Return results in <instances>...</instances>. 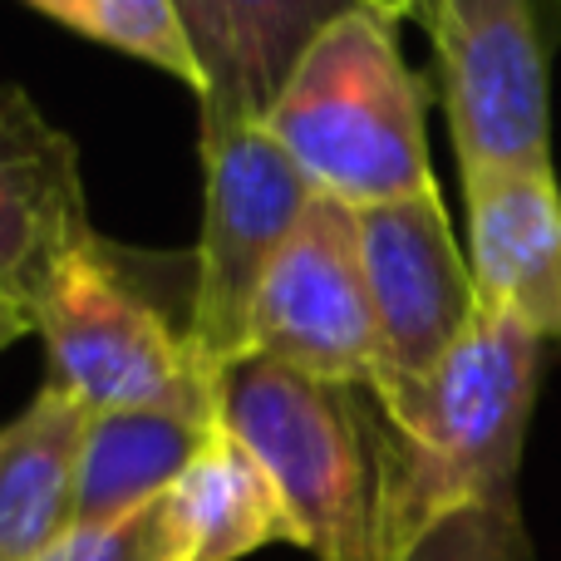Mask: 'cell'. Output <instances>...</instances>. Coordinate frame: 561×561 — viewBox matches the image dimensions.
<instances>
[{
  "instance_id": "cell-1",
  "label": "cell",
  "mask_w": 561,
  "mask_h": 561,
  "mask_svg": "<svg viewBox=\"0 0 561 561\" xmlns=\"http://www.w3.org/2000/svg\"><path fill=\"white\" fill-rule=\"evenodd\" d=\"M217 419L272 473L316 561H399V434L375 385H340L266 355L217 375Z\"/></svg>"
},
{
  "instance_id": "cell-2",
  "label": "cell",
  "mask_w": 561,
  "mask_h": 561,
  "mask_svg": "<svg viewBox=\"0 0 561 561\" xmlns=\"http://www.w3.org/2000/svg\"><path fill=\"white\" fill-rule=\"evenodd\" d=\"M424 118L428 89L399 49L394 20L359 5L310 45L256 124L320 197L365 213L434 193Z\"/></svg>"
},
{
  "instance_id": "cell-3",
  "label": "cell",
  "mask_w": 561,
  "mask_h": 561,
  "mask_svg": "<svg viewBox=\"0 0 561 561\" xmlns=\"http://www.w3.org/2000/svg\"><path fill=\"white\" fill-rule=\"evenodd\" d=\"M542 350L523 320L478 310L473 330L424 385L379 394L399 434V513L409 542L463 503L517 497Z\"/></svg>"
},
{
  "instance_id": "cell-4",
  "label": "cell",
  "mask_w": 561,
  "mask_h": 561,
  "mask_svg": "<svg viewBox=\"0 0 561 561\" xmlns=\"http://www.w3.org/2000/svg\"><path fill=\"white\" fill-rule=\"evenodd\" d=\"M35 335L45 340L49 385L75 394L89 414H217V385L187 345V320L168 316L104 237L49 276L35 300Z\"/></svg>"
},
{
  "instance_id": "cell-5",
  "label": "cell",
  "mask_w": 561,
  "mask_h": 561,
  "mask_svg": "<svg viewBox=\"0 0 561 561\" xmlns=\"http://www.w3.org/2000/svg\"><path fill=\"white\" fill-rule=\"evenodd\" d=\"M203 148V237L187 280V345L217 385L252 355V306L262 280L296 237L316 187L256 118L232 124Z\"/></svg>"
},
{
  "instance_id": "cell-6",
  "label": "cell",
  "mask_w": 561,
  "mask_h": 561,
  "mask_svg": "<svg viewBox=\"0 0 561 561\" xmlns=\"http://www.w3.org/2000/svg\"><path fill=\"white\" fill-rule=\"evenodd\" d=\"M438 84L458 178L547 173L552 89L537 0H444L434 20Z\"/></svg>"
},
{
  "instance_id": "cell-7",
  "label": "cell",
  "mask_w": 561,
  "mask_h": 561,
  "mask_svg": "<svg viewBox=\"0 0 561 561\" xmlns=\"http://www.w3.org/2000/svg\"><path fill=\"white\" fill-rule=\"evenodd\" d=\"M252 355L316 379L379 385V325L355 207L316 193L296 237L262 280L252 306Z\"/></svg>"
},
{
  "instance_id": "cell-8",
  "label": "cell",
  "mask_w": 561,
  "mask_h": 561,
  "mask_svg": "<svg viewBox=\"0 0 561 561\" xmlns=\"http://www.w3.org/2000/svg\"><path fill=\"white\" fill-rule=\"evenodd\" d=\"M369 306L379 325V394L414 389L478 320L473 266L458 252L444 197L419 193L359 213Z\"/></svg>"
},
{
  "instance_id": "cell-9",
  "label": "cell",
  "mask_w": 561,
  "mask_h": 561,
  "mask_svg": "<svg viewBox=\"0 0 561 561\" xmlns=\"http://www.w3.org/2000/svg\"><path fill=\"white\" fill-rule=\"evenodd\" d=\"M94 237L75 138L20 84H0V290L35 310L49 276Z\"/></svg>"
},
{
  "instance_id": "cell-10",
  "label": "cell",
  "mask_w": 561,
  "mask_h": 561,
  "mask_svg": "<svg viewBox=\"0 0 561 561\" xmlns=\"http://www.w3.org/2000/svg\"><path fill=\"white\" fill-rule=\"evenodd\" d=\"M468 266L478 306L513 316L542 345H561V187L547 173H497L463 183Z\"/></svg>"
},
{
  "instance_id": "cell-11",
  "label": "cell",
  "mask_w": 561,
  "mask_h": 561,
  "mask_svg": "<svg viewBox=\"0 0 561 561\" xmlns=\"http://www.w3.org/2000/svg\"><path fill=\"white\" fill-rule=\"evenodd\" d=\"M89 419L75 394L45 379L0 428V561H39L75 527Z\"/></svg>"
},
{
  "instance_id": "cell-12",
  "label": "cell",
  "mask_w": 561,
  "mask_h": 561,
  "mask_svg": "<svg viewBox=\"0 0 561 561\" xmlns=\"http://www.w3.org/2000/svg\"><path fill=\"white\" fill-rule=\"evenodd\" d=\"M222 419L183 409H108L89 419L75 523H114L168 497Z\"/></svg>"
},
{
  "instance_id": "cell-13",
  "label": "cell",
  "mask_w": 561,
  "mask_h": 561,
  "mask_svg": "<svg viewBox=\"0 0 561 561\" xmlns=\"http://www.w3.org/2000/svg\"><path fill=\"white\" fill-rule=\"evenodd\" d=\"M173 503L187 523L197 561H247L280 542L296 547V523L272 473L227 424H217L207 448L193 458L183 483L173 488Z\"/></svg>"
},
{
  "instance_id": "cell-14",
  "label": "cell",
  "mask_w": 561,
  "mask_h": 561,
  "mask_svg": "<svg viewBox=\"0 0 561 561\" xmlns=\"http://www.w3.org/2000/svg\"><path fill=\"white\" fill-rule=\"evenodd\" d=\"M365 0H217L237 114L262 118L330 25Z\"/></svg>"
},
{
  "instance_id": "cell-15",
  "label": "cell",
  "mask_w": 561,
  "mask_h": 561,
  "mask_svg": "<svg viewBox=\"0 0 561 561\" xmlns=\"http://www.w3.org/2000/svg\"><path fill=\"white\" fill-rule=\"evenodd\" d=\"M25 5L55 25L75 30V35L94 39V45L144 59L148 69L193 89L197 104L207 99L203 59H197L193 35L178 15V0H25Z\"/></svg>"
},
{
  "instance_id": "cell-16",
  "label": "cell",
  "mask_w": 561,
  "mask_h": 561,
  "mask_svg": "<svg viewBox=\"0 0 561 561\" xmlns=\"http://www.w3.org/2000/svg\"><path fill=\"white\" fill-rule=\"evenodd\" d=\"M39 561H197L173 493L114 523H75Z\"/></svg>"
},
{
  "instance_id": "cell-17",
  "label": "cell",
  "mask_w": 561,
  "mask_h": 561,
  "mask_svg": "<svg viewBox=\"0 0 561 561\" xmlns=\"http://www.w3.org/2000/svg\"><path fill=\"white\" fill-rule=\"evenodd\" d=\"M399 561H527V533L517 497L463 503L434 517Z\"/></svg>"
},
{
  "instance_id": "cell-18",
  "label": "cell",
  "mask_w": 561,
  "mask_h": 561,
  "mask_svg": "<svg viewBox=\"0 0 561 561\" xmlns=\"http://www.w3.org/2000/svg\"><path fill=\"white\" fill-rule=\"evenodd\" d=\"M178 15H183L197 59H203V75H207V99L197 104V114H203L197 138H213V134H222V128H232V124H247V118L237 114L232 69H227V35H222L217 0H178Z\"/></svg>"
},
{
  "instance_id": "cell-19",
  "label": "cell",
  "mask_w": 561,
  "mask_h": 561,
  "mask_svg": "<svg viewBox=\"0 0 561 561\" xmlns=\"http://www.w3.org/2000/svg\"><path fill=\"white\" fill-rule=\"evenodd\" d=\"M25 335H35V310H30L20 296H5V290H0V355Z\"/></svg>"
},
{
  "instance_id": "cell-20",
  "label": "cell",
  "mask_w": 561,
  "mask_h": 561,
  "mask_svg": "<svg viewBox=\"0 0 561 561\" xmlns=\"http://www.w3.org/2000/svg\"><path fill=\"white\" fill-rule=\"evenodd\" d=\"M365 5H375L379 15H389L399 25V20H419L424 30H434L438 10H444V0H365Z\"/></svg>"
},
{
  "instance_id": "cell-21",
  "label": "cell",
  "mask_w": 561,
  "mask_h": 561,
  "mask_svg": "<svg viewBox=\"0 0 561 561\" xmlns=\"http://www.w3.org/2000/svg\"><path fill=\"white\" fill-rule=\"evenodd\" d=\"M557 5H561V0H557Z\"/></svg>"
}]
</instances>
